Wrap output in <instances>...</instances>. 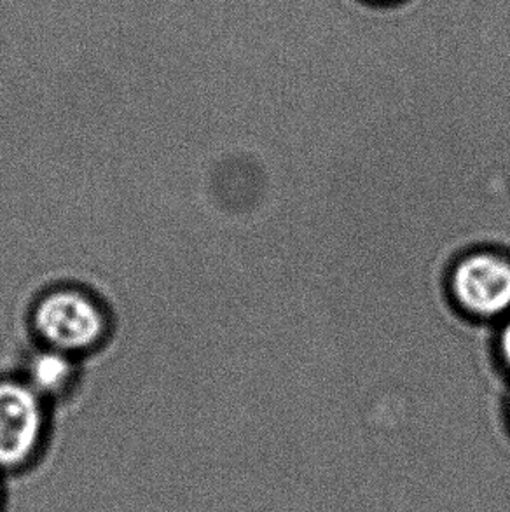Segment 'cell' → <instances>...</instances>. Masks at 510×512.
I'll return each instance as SVG.
<instances>
[{
	"mask_svg": "<svg viewBox=\"0 0 510 512\" xmlns=\"http://www.w3.org/2000/svg\"><path fill=\"white\" fill-rule=\"evenodd\" d=\"M449 291L472 317H504L510 312L509 257L486 250L462 257L449 275Z\"/></svg>",
	"mask_w": 510,
	"mask_h": 512,
	"instance_id": "3",
	"label": "cell"
},
{
	"mask_svg": "<svg viewBox=\"0 0 510 512\" xmlns=\"http://www.w3.org/2000/svg\"><path fill=\"white\" fill-rule=\"evenodd\" d=\"M4 509V488H2V481H0V512Z\"/></svg>",
	"mask_w": 510,
	"mask_h": 512,
	"instance_id": "6",
	"label": "cell"
},
{
	"mask_svg": "<svg viewBox=\"0 0 510 512\" xmlns=\"http://www.w3.org/2000/svg\"><path fill=\"white\" fill-rule=\"evenodd\" d=\"M25 381L41 397H56L65 394L74 385L76 366L70 355L46 346L28 360Z\"/></svg>",
	"mask_w": 510,
	"mask_h": 512,
	"instance_id": "4",
	"label": "cell"
},
{
	"mask_svg": "<svg viewBox=\"0 0 510 512\" xmlns=\"http://www.w3.org/2000/svg\"><path fill=\"white\" fill-rule=\"evenodd\" d=\"M48 430L44 397L27 381H0V474L27 469Z\"/></svg>",
	"mask_w": 510,
	"mask_h": 512,
	"instance_id": "2",
	"label": "cell"
},
{
	"mask_svg": "<svg viewBox=\"0 0 510 512\" xmlns=\"http://www.w3.org/2000/svg\"><path fill=\"white\" fill-rule=\"evenodd\" d=\"M104 306L88 292L58 289L49 292L34 310V329L42 343L74 357L90 352L107 334Z\"/></svg>",
	"mask_w": 510,
	"mask_h": 512,
	"instance_id": "1",
	"label": "cell"
},
{
	"mask_svg": "<svg viewBox=\"0 0 510 512\" xmlns=\"http://www.w3.org/2000/svg\"><path fill=\"white\" fill-rule=\"evenodd\" d=\"M500 355L504 360L505 366L510 369V319L507 320L502 333H500Z\"/></svg>",
	"mask_w": 510,
	"mask_h": 512,
	"instance_id": "5",
	"label": "cell"
}]
</instances>
